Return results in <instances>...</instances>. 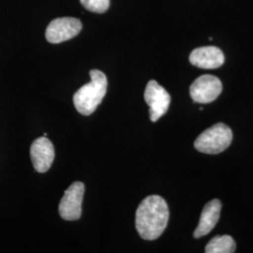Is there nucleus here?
Returning <instances> with one entry per match:
<instances>
[{"instance_id": "obj_4", "label": "nucleus", "mask_w": 253, "mask_h": 253, "mask_svg": "<svg viewBox=\"0 0 253 253\" xmlns=\"http://www.w3.org/2000/svg\"><path fill=\"white\" fill-rule=\"evenodd\" d=\"M145 100L149 106V117L153 122L166 114L171 103L169 93L155 80L148 82L145 87Z\"/></svg>"}, {"instance_id": "obj_5", "label": "nucleus", "mask_w": 253, "mask_h": 253, "mask_svg": "<svg viewBox=\"0 0 253 253\" xmlns=\"http://www.w3.org/2000/svg\"><path fill=\"white\" fill-rule=\"evenodd\" d=\"M84 193V185L76 181L65 191L60 201L58 211L65 220H77L81 217L82 203Z\"/></svg>"}, {"instance_id": "obj_8", "label": "nucleus", "mask_w": 253, "mask_h": 253, "mask_svg": "<svg viewBox=\"0 0 253 253\" xmlns=\"http://www.w3.org/2000/svg\"><path fill=\"white\" fill-rule=\"evenodd\" d=\"M30 156L37 172H46L54 162V145L45 136L39 137L31 145Z\"/></svg>"}, {"instance_id": "obj_10", "label": "nucleus", "mask_w": 253, "mask_h": 253, "mask_svg": "<svg viewBox=\"0 0 253 253\" xmlns=\"http://www.w3.org/2000/svg\"><path fill=\"white\" fill-rule=\"evenodd\" d=\"M220 210L221 203L217 199L212 200L205 206L200 217L199 225L193 234L195 238L208 235L214 229L219 219Z\"/></svg>"}, {"instance_id": "obj_12", "label": "nucleus", "mask_w": 253, "mask_h": 253, "mask_svg": "<svg viewBox=\"0 0 253 253\" xmlns=\"http://www.w3.org/2000/svg\"><path fill=\"white\" fill-rule=\"evenodd\" d=\"M82 5L89 11L103 13L109 9L110 0H80Z\"/></svg>"}, {"instance_id": "obj_7", "label": "nucleus", "mask_w": 253, "mask_h": 253, "mask_svg": "<svg viewBox=\"0 0 253 253\" xmlns=\"http://www.w3.org/2000/svg\"><path fill=\"white\" fill-rule=\"evenodd\" d=\"M222 91L220 80L213 75H202L190 85L191 99L198 103H209L217 99Z\"/></svg>"}, {"instance_id": "obj_3", "label": "nucleus", "mask_w": 253, "mask_h": 253, "mask_svg": "<svg viewBox=\"0 0 253 253\" xmlns=\"http://www.w3.org/2000/svg\"><path fill=\"white\" fill-rule=\"evenodd\" d=\"M232 140V129L223 123H217L200 134L194 146L202 153L219 154L230 146Z\"/></svg>"}, {"instance_id": "obj_1", "label": "nucleus", "mask_w": 253, "mask_h": 253, "mask_svg": "<svg viewBox=\"0 0 253 253\" xmlns=\"http://www.w3.org/2000/svg\"><path fill=\"white\" fill-rule=\"evenodd\" d=\"M169 220V208L166 201L159 195L146 197L136 211V229L145 240H155L166 229Z\"/></svg>"}, {"instance_id": "obj_6", "label": "nucleus", "mask_w": 253, "mask_h": 253, "mask_svg": "<svg viewBox=\"0 0 253 253\" xmlns=\"http://www.w3.org/2000/svg\"><path fill=\"white\" fill-rule=\"evenodd\" d=\"M82 30L80 20L62 17L53 20L46 29V40L50 43H60L77 36Z\"/></svg>"}, {"instance_id": "obj_9", "label": "nucleus", "mask_w": 253, "mask_h": 253, "mask_svg": "<svg viewBox=\"0 0 253 253\" xmlns=\"http://www.w3.org/2000/svg\"><path fill=\"white\" fill-rule=\"evenodd\" d=\"M224 59L222 51L215 46L196 48L190 55V63L197 68L206 70H213L221 67L224 63Z\"/></svg>"}, {"instance_id": "obj_2", "label": "nucleus", "mask_w": 253, "mask_h": 253, "mask_svg": "<svg viewBox=\"0 0 253 253\" xmlns=\"http://www.w3.org/2000/svg\"><path fill=\"white\" fill-rule=\"evenodd\" d=\"M91 81L83 85L73 96V104L83 116H90L101 103L107 92L106 75L99 70H91Z\"/></svg>"}, {"instance_id": "obj_11", "label": "nucleus", "mask_w": 253, "mask_h": 253, "mask_svg": "<svg viewBox=\"0 0 253 253\" xmlns=\"http://www.w3.org/2000/svg\"><path fill=\"white\" fill-rule=\"evenodd\" d=\"M235 240L230 235H217L206 247L207 253H233L235 252Z\"/></svg>"}]
</instances>
